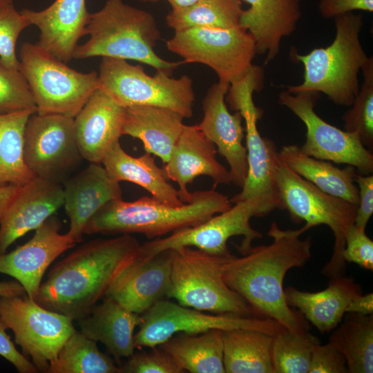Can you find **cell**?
I'll return each instance as SVG.
<instances>
[{"label": "cell", "mask_w": 373, "mask_h": 373, "mask_svg": "<svg viewBox=\"0 0 373 373\" xmlns=\"http://www.w3.org/2000/svg\"><path fill=\"white\" fill-rule=\"evenodd\" d=\"M305 232L303 227L281 229L273 222L267 233L271 243L252 247L242 257L231 254L222 267L227 285L260 315L298 332L309 327L301 313L287 305L283 280L289 269L303 267L311 258V238H300Z\"/></svg>", "instance_id": "1"}, {"label": "cell", "mask_w": 373, "mask_h": 373, "mask_svg": "<svg viewBox=\"0 0 373 373\" xmlns=\"http://www.w3.org/2000/svg\"><path fill=\"white\" fill-rule=\"evenodd\" d=\"M141 244L131 234L88 241L57 262L41 284L36 302L74 321L88 314L137 258Z\"/></svg>", "instance_id": "2"}, {"label": "cell", "mask_w": 373, "mask_h": 373, "mask_svg": "<svg viewBox=\"0 0 373 373\" xmlns=\"http://www.w3.org/2000/svg\"><path fill=\"white\" fill-rule=\"evenodd\" d=\"M227 196L214 189L193 193L192 200L172 206L153 197L131 202L113 200L88 222L84 234L141 233L150 239L199 224L231 207Z\"/></svg>", "instance_id": "3"}, {"label": "cell", "mask_w": 373, "mask_h": 373, "mask_svg": "<svg viewBox=\"0 0 373 373\" xmlns=\"http://www.w3.org/2000/svg\"><path fill=\"white\" fill-rule=\"evenodd\" d=\"M85 35L89 39L77 45L74 59L133 60L171 75L182 64L165 60L156 53L161 33L153 15L122 0H107L100 10L90 13Z\"/></svg>", "instance_id": "4"}, {"label": "cell", "mask_w": 373, "mask_h": 373, "mask_svg": "<svg viewBox=\"0 0 373 373\" xmlns=\"http://www.w3.org/2000/svg\"><path fill=\"white\" fill-rule=\"evenodd\" d=\"M334 21L336 34L330 45L305 55L291 52V57L303 64L304 75L301 84L287 86V90L323 93L336 105L350 106L360 88L358 73L369 57L360 39L363 21L354 12Z\"/></svg>", "instance_id": "5"}, {"label": "cell", "mask_w": 373, "mask_h": 373, "mask_svg": "<svg viewBox=\"0 0 373 373\" xmlns=\"http://www.w3.org/2000/svg\"><path fill=\"white\" fill-rule=\"evenodd\" d=\"M170 250V287L167 298L175 299L182 306L202 312L265 317L224 282L222 267L229 256L213 255L191 247Z\"/></svg>", "instance_id": "6"}, {"label": "cell", "mask_w": 373, "mask_h": 373, "mask_svg": "<svg viewBox=\"0 0 373 373\" xmlns=\"http://www.w3.org/2000/svg\"><path fill=\"white\" fill-rule=\"evenodd\" d=\"M276 180L282 210H287L292 221L305 222V231L321 224L329 227L334 236L330 260L321 272L328 278L345 274L346 262L343 258L345 236L354 224L357 205L330 195L303 178L280 158Z\"/></svg>", "instance_id": "7"}, {"label": "cell", "mask_w": 373, "mask_h": 373, "mask_svg": "<svg viewBox=\"0 0 373 373\" xmlns=\"http://www.w3.org/2000/svg\"><path fill=\"white\" fill-rule=\"evenodd\" d=\"M19 63V70L28 84L37 113L75 117L99 88L97 73L77 71L37 44H22Z\"/></svg>", "instance_id": "8"}, {"label": "cell", "mask_w": 373, "mask_h": 373, "mask_svg": "<svg viewBox=\"0 0 373 373\" xmlns=\"http://www.w3.org/2000/svg\"><path fill=\"white\" fill-rule=\"evenodd\" d=\"M99 88L122 107L151 106L172 110L184 118L193 114V80L186 75L179 78L157 70L151 76L141 65L126 60L102 57L98 73Z\"/></svg>", "instance_id": "9"}, {"label": "cell", "mask_w": 373, "mask_h": 373, "mask_svg": "<svg viewBox=\"0 0 373 373\" xmlns=\"http://www.w3.org/2000/svg\"><path fill=\"white\" fill-rule=\"evenodd\" d=\"M166 46L182 58V64L205 65L216 73L218 81L229 84L251 68L256 54L254 40L240 26L195 27L176 31L166 41Z\"/></svg>", "instance_id": "10"}, {"label": "cell", "mask_w": 373, "mask_h": 373, "mask_svg": "<svg viewBox=\"0 0 373 373\" xmlns=\"http://www.w3.org/2000/svg\"><path fill=\"white\" fill-rule=\"evenodd\" d=\"M0 318L12 331L23 354L45 373L76 331L73 319L46 309L26 294L0 296Z\"/></svg>", "instance_id": "11"}, {"label": "cell", "mask_w": 373, "mask_h": 373, "mask_svg": "<svg viewBox=\"0 0 373 373\" xmlns=\"http://www.w3.org/2000/svg\"><path fill=\"white\" fill-rule=\"evenodd\" d=\"M142 315L134 335L135 348L155 347L178 333L198 334L211 329H253L274 336L281 325L267 318L231 314H209L162 299Z\"/></svg>", "instance_id": "12"}, {"label": "cell", "mask_w": 373, "mask_h": 373, "mask_svg": "<svg viewBox=\"0 0 373 373\" xmlns=\"http://www.w3.org/2000/svg\"><path fill=\"white\" fill-rule=\"evenodd\" d=\"M253 217H258L256 206L249 201L238 202L227 210L199 224L181 229L167 237L154 238L141 244L138 258H147L166 250L183 247H194L213 255L227 256L231 254L227 242L230 238L236 236H243L237 249L244 255L252 247L254 240L262 237V234L250 224Z\"/></svg>", "instance_id": "13"}, {"label": "cell", "mask_w": 373, "mask_h": 373, "mask_svg": "<svg viewBox=\"0 0 373 373\" xmlns=\"http://www.w3.org/2000/svg\"><path fill=\"white\" fill-rule=\"evenodd\" d=\"M23 157L35 176L62 184L81 164L74 117L40 114L29 117L25 128Z\"/></svg>", "instance_id": "14"}, {"label": "cell", "mask_w": 373, "mask_h": 373, "mask_svg": "<svg viewBox=\"0 0 373 373\" xmlns=\"http://www.w3.org/2000/svg\"><path fill=\"white\" fill-rule=\"evenodd\" d=\"M320 93L282 91L279 103L290 110L305 125L306 140L300 147L316 159L354 166L362 175L372 174L373 154L356 134L341 130L325 121L315 111Z\"/></svg>", "instance_id": "15"}, {"label": "cell", "mask_w": 373, "mask_h": 373, "mask_svg": "<svg viewBox=\"0 0 373 373\" xmlns=\"http://www.w3.org/2000/svg\"><path fill=\"white\" fill-rule=\"evenodd\" d=\"M245 123L247 174L241 191L229 199L231 203L249 201L253 203L258 217L276 209L282 210L276 180L278 151L275 143L260 135L257 122L263 111L256 105L240 111Z\"/></svg>", "instance_id": "16"}, {"label": "cell", "mask_w": 373, "mask_h": 373, "mask_svg": "<svg viewBox=\"0 0 373 373\" xmlns=\"http://www.w3.org/2000/svg\"><path fill=\"white\" fill-rule=\"evenodd\" d=\"M61 228L60 220L52 215L27 242L0 255V273L14 278L23 286L26 295L35 301L48 267L76 244L67 232L60 233Z\"/></svg>", "instance_id": "17"}, {"label": "cell", "mask_w": 373, "mask_h": 373, "mask_svg": "<svg viewBox=\"0 0 373 373\" xmlns=\"http://www.w3.org/2000/svg\"><path fill=\"white\" fill-rule=\"evenodd\" d=\"M229 87V83L218 81L209 88L202 100L203 117L197 126L226 160L231 183L242 188L248 169L247 149L242 143L243 118L239 111L231 114L227 108Z\"/></svg>", "instance_id": "18"}, {"label": "cell", "mask_w": 373, "mask_h": 373, "mask_svg": "<svg viewBox=\"0 0 373 373\" xmlns=\"http://www.w3.org/2000/svg\"><path fill=\"white\" fill-rule=\"evenodd\" d=\"M64 204L62 184L35 177L19 189L0 220V255L36 230Z\"/></svg>", "instance_id": "19"}, {"label": "cell", "mask_w": 373, "mask_h": 373, "mask_svg": "<svg viewBox=\"0 0 373 373\" xmlns=\"http://www.w3.org/2000/svg\"><path fill=\"white\" fill-rule=\"evenodd\" d=\"M218 151L197 125H184L163 171L168 180L178 185V193L184 203L190 202L193 193L188 184L200 176L210 177L213 186L231 183L230 173L216 158Z\"/></svg>", "instance_id": "20"}, {"label": "cell", "mask_w": 373, "mask_h": 373, "mask_svg": "<svg viewBox=\"0 0 373 373\" xmlns=\"http://www.w3.org/2000/svg\"><path fill=\"white\" fill-rule=\"evenodd\" d=\"M64 204L70 220L68 235L82 240L89 220L108 202L122 198L119 182L113 179L102 164L90 163L61 184Z\"/></svg>", "instance_id": "21"}, {"label": "cell", "mask_w": 373, "mask_h": 373, "mask_svg": "<svg viewBox=\"0 0 373 373\" xmlns=\"http://www.w3.org/2000/svg\"><path fill=\"white\" fill-rule=\"evenodd\" d=\"M124 107L101 88L95 90L74 117L77 146L82 157L101 164L122 135Z\"/></svg>", "instance_id": "22"}, {"label": "cell", "mask_w": 373, "mask_h": 373, "mask_svg": "<svg viewBox=\"0 0 373 373\" xmlns=\"http://www.w3.org/2000/svg\"><path fill=\"white\" fill-rule=\"evenodd\" d=\"M21 12L39 29L36 44L39 47L65 63L73 59L90 19L86 0H55L42 10L24 8Z\"/></svg>", "instance_id": "23"}, {"label": "cell", "mask_w": 373, "mask_h": 373, "mask_svg": "<svg viewBox=\"0 0 373 373\" xmlns=\"http://www.w3.org/2000/svg\"><path fill=\"white\" fill-rule=\"evenodd\" d=\"M170 275V249L147 258L137 257L113 284L106 297L134 313L143 314L167 297Z\"/></svg>", "instance_id": "24"}, {"label": "cell", "mask_w": 373, "mask_h": 373, "mask_svg": "<svg viewBox=\"0 0 373 373\" xmlns=\"http://www.w3.org/2000/svg\"><path fill=\"white\" fill-rule=\"evenodd\" d=\"M249 5L243 10L239 26L255 42L256 54L265 55V64L274 60L284 37L296 29L301 17L300 0H240Z\"/></svg>", "instance_id": "25"}, {"label": "cell", "mask_w": 373, "mask_h": 373, "mask_svg": "<svg viewBox=\"0 0 373 373\" xmlns=\"http://www.w3.org/2000/svg\"><path fill=\"white\" fill-rule=\"evenodd\" d=\"M77 321L80 332L96 342H102L120 365L121 358H128L135 352L134 331L142 322V315L104 297Z\"/></svg>", "instance_id": "26"}, {"label": "cell", "mask_w": 373, "mask_h": 373, "mask_svg": "<svg viewBox=\"0 0 373 373\" xmlns=\"http://www.w3.org/2000/svg\"><path fill=\"white\" fill-rule=\"evenodd\" d=\"M361 294L360 285L344 275L330 278L327 287L317 292L293 287L285 289L287 305L298 309L321 334L329 333L338 326L350 301Z\"/></svg>", "instance_id": "27"}, {"label": "cell", "mask_w": 373, "mask_h": 373, "mask_svg": "<svg viewBox=\"0 0 373 373\" xmlns=\"http://www.w3.org/2000/svg\"><path fill=\"white\" fill-rule=\"evenodd\" d=\"M184 119L165 108L133 106L124 108L122 135L140 140L146 153L166 163L181 135Z\"/></svg>", "instance_id": "28"}, {"label": "cell", "mask_w": 373, "mask_h": 373, "mask_svg": "<svg viewBox=\"0 0 373 373\" xmlns=\"http://www.w3.org/2000/svg\"><path fill=\"white\" fill-rule=\"evenodd\" d=\"M108 175L115 180L134 183L149 192L152 197L172 206H181L176 189L166 177L163 169L155 163L151 153L140 157L128 155L119 142L115 144L102 163Z\"/></svg>", "instance_id": "29"}, {"label": "cell", "mask_w": 373, "mask_h": 373, "mask_svg": "<svg viewBox=\"0 0 373 373\" xmlns=\"http://www.w3.org/2000/svg\"><path fill=\"white\" fill-rule=\"evenodd\" d=\"M278 157L294 172L321 190L358 206L357 173L354 166L339 169L330 162L305 154L294 144L283 146Z\"/></svg>", "instance_id": "30"}, {"label": "cell", "mask_w": 373, "mask_h": 373, "mask_svg": "<svg viewBox=\"0 0 373 373\" xmlns=\"http://www.w3.org/2000/svg\"><path fill=\"white\" fill-rule=\"evenodd\" d=\"M184 371L224 373L223 331L178 333L159 345Z\"/></svg>", "instance_id": "31"}, {"label": "cell", "mask_w": 373, "mask_h": 373, "mask_svg": "<svg viewBox=\"0 0 373 373\" xmlns=\"http://www.w3.org/2000/svg\"><path fill=\"white\" fill-rule=\"evenodd\" d=\"M272 336L246 329L223 331V362L227 373H274Z\"/></svg>", "instance_id": "32"}, {"label": "cell", "mask_w": 373, "mask_h": 373, "mask_svg": "<svg viewBox=\"0 0 373 373\" xmlns=\"http://www.w3.org/2000/svg\"><path fill=\"white\" fill-rule=\"evenodd\" d=\"M329 343L344 356L349 373L373 372V314L346 313Z\"/></svg>", "instance_id": "33"}, {"label": "cell", "mask_w": 373, "mask_h": 373, "mask_svg": "<svg viewBox=\"0 0 373 373\" xmlns=\"http://www.w3.org/2000/svg\"><path fill=\"white\" fill-rule=\"evenodd\" d=\"M35 112L28 109L0 115V186H21L36 177L23 157L26 125Z\"/></svg>", "instance_id": "34"}, {"label": "cell", "mask_w": 373, "mask_h": 373, "mask_svg": "<svg viewBox=\"0 0 373 373\" xmlns=\"http://www.w3.org/2000/svg\"><path fill=\"white\" fill-rule=\"evenodd\" d=\"M47 373H122L97 342L75 331L60 349Z\"/></svg>", "instance_id": "35"}, {"label": "cell", "mask_w": 373, "mask_h": 373, "mask_svg": "<svg viewBox=\"0 0 373 373\" xmlns=\"http://www.w3.org/2000/svg\"><path fill=\"white\" fill-rule=\"evenodd\" d=\"M243 9L240 0H200L178 10H171L166 23L174 32L191 28L229 29L239 26Z\"/></svg>", "instance_id": "36"}, {"label": "cell", "mask_w": 373, "mask_h": 373, "mask_svg": "<svg viewBox=\"0 0 373 373\" xmlns=\"http://www.w3.org/2000/svg\"><path fill=\"white\" fill-rule=\"evenodd\" d=\"M319 343L309 331L294 332L281 325L272 336L274 372L308 373L313 347Z\"/></svg>", "instance_id": "37"}, {"label": "cell", "mask_w": 373, "mask_h": 373, "mask_svg": "<svg viewBox=\"0 0 373 373\" xmlns=\"http://www.w3.org/2000/svg\"><path fill=\"white\" fill-rule=\"evenodd\" d=\"M363 83L350 108L342 116L345 131L356 134L370 151L373 149V58L361 69Z\"/></svg>", "instance_id": "38"}, {"label": "cell", "mask_w": 373, "mask_h": 373, "mask_svg": "<svg viewBox=\"0 0 373 373\" xmlns=\"http://www.w3.org/2000/svg\"><path fill=\"white\" fill-rule=\"evenodd\" d=\"M28 109L36 105L24 77L0 62V115Z\"/></svg>", "instance_id": "39"}, {"label": "cell", "mask_w": 373, "mask_h": 373, "mask_svg": "<svg viewBox=\"0 0 373 373\" xmlns=\"http://www.w3.org/2000/svg\"><path fill=\"white\" fill-rule=\"evenodd\" d=\"M30 25L13 4L0 10V62L5 66L19 70L16 44L21 32Z\"/></svg>", "instance_id": "40"}, {"label": "cell", "mask_w": 373, "mask_h": 373, "mask_svg": "<svg viewBox=\"0 0 373 373\" xmlns=\"http://www.w3.org/2000/svg\"><path fill=\"white\" fill-rule=\"evenodd\" d=\"M135 352L120 365L122 373H182L173 359L160 346Z\"/></svg>", "instance_id": "41"}, {"label": "cell", "mask_w": 373, "mask_h": 373, "mask_svg": "<svg viewBox=\"0 0 373 373\" xmlns=\"http://www.w3.org/2000/svg\"><path fill=\"white\" fill-rule=\"evenodd\" d=\"M345 262H354L367 270H373V242L367 236L365 229L353 224L345 236L343 251Z\"/></svg>", "instance_id": "42"}, {"label": "cell", "mask_w": 373, "mask_h": 373, "mask_svg": "<svg viewBox=\"0 0 373 373\" xmlns=\"http://www.w3.org/2000/svg\"><path fill=\"white\" fill-rule=\"evenodd\" d=\"M343 354L329 342L316 344L312 350L308 373H347Z\"/></svg>", "instance_id": "43"}, {"label": "cell", "mask_w": 373, "mask_h": 373, "mask_svg": "<svg viewBox=\"0 0 373 373\" xmlns=\"http://www.w3.org/2000/svg\"><path fill=\"white\" fill-rule=\"evenodd\" d=\"M355 182L358 192V203L354 224L365 229L373 213V175L356 174Z\"/></svg>", "instance_id": "44"}, {"label": "cell", "mask_w": 373, "mask_h": 373, "mask_svg": "<svg viewBox=\"0 0 373 373\" xmlns=\"http://www.w3.org/2000/svg\"><path fill=\"white\" fill-rule=\"evenodd\" d=\"M7 327L0 318V356L10 362L19 373H37L35 364L21 353L6 332Z\"/></svg>", "instance_id": "45"}, {"label": "cell", "mask_w": 373, "mask_h": 373, "mask_svg": "<svg viewBox=\"0 0 373 373\" xmlns=\"http://www.w3.org/2000/svg\"><path fill=\"white\" fill-rule=\"evenodd\" d=\"M373 12V0H320L318 11L325 19L336 17L354 11Z\"/></svg>", "instance_id": "46"}, {"label": "cell", "mask_w": 373, "mask_h": 373, "mask_svg": "<svg viewBox=\"0 0 373 373\" xmlns=\"http://www.w3.org/2000/svg\"><path fill=\"white\" fill-rule=\"evenodd\" d=\"M346 313H356L363 315L373 314V294H362L354 297L349 303Z\"/></svg>", "instance_id": "47"}, {"label": "cell", "mask_w": 373, "mask_h": 373, "mask_svg": "<svg viewBox=\"0 0 373 373\" xmlns=\"http://www.w3.org/2000/svg\"><path fill=\"white\" fill-rule=\"evenodd\" d=\"M26 294L23 286L16 280L0 281V296H23Z\"/></svg>", "instance_id": "48"}, {"label": "cell", "mask_w": 373, "mask_h": 373, "mask_svg": "<svg viewBox=\"0 0 373 373\" xmlns=\"http://www.w3.org/2000/svg\"><path fill=\"white\" fill-rule=\"evenodd\" d=\"M19 186L14 184L0 186V220L7 206L17 193Z\"/></svg>", "instance_id": "49"}, {"label": "cell", "mask_w": 373, "mask_h": 373, "mask_svg": "<svg viewBox=\"0 0 373 373\" xmlns=\"http://www.w3.org/2000/svg\"><path fill=\"white\" fill-rule=\"evenodd\" d=\"M171 7V10H178L189 7L200 0H165Z\"/></svg>", "instance_id": "50"}, {"label": "cell", "mask_w": 373, "mask_h": 373, "mask_svg": "<svg viewBox=\"0 0 373 373\" xmlns=\"http://www.w3.org/2000/svg\"><path fill=\"white\" fill-rule=\"evenodd\" d=\"M14 0H0V10L8 6L12 5Z\"/></svg>", "instance_id": "51"}, {"label": "cell", "mask_w": 373, "mask_h": 373, "mask_svg": "<svg viewBox=\"0 0 373 373\" xmlns=\"http://www.w3.org/2000/svg\"><path fill=\"white\" fill-rule=\"evenodd\" d=\"M140 1H142V2H156L159 0H139Z\"/></svg>", "instance_id": "52"}]
</instances>
